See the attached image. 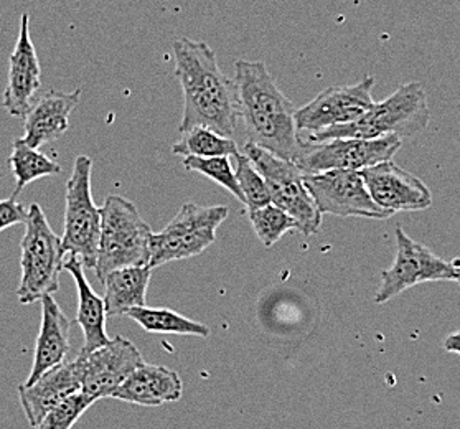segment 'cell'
<instances>
[{
    "label": "cell",
    "instance_id": "obj_7",
    "mask_svg": "<svg viewBox=\"0 0 460 429\" xmlns=\"http://www.w3.org/2000/svg\"><path fill=\"white\" fill-rule=\"evenodd\" d=\"M93 159L78 156L66 182L65 231L61 237L63 253L76 256L88 270L96 268L101 233V207L91 193Z\"/></svg>",
    "mask_w": 460,
    "mask_h": 429
},
{
    "label": "cell",
    "instance_id": "obj_18",
    "mask_svg": "<svg viewBox=\"0 0 460 429\" xmlns=\"http://www.w3.org/2000/svg\"><path fill=\"white\" fill-rule=\"evenodd\" d=\"M183 395V383L175 370L144 363L120 383L111 398L130 405L157 408L179 401Z\"/></svg>",
    "mask_w": 460,
    "mask_h": 429
},
{
    "label": "cell",
    "instance_id": "obj_22",
    "mask_svg": "<svg viewBox=\"0 0 460 429\" xmlns=\"http://www.w3.org/2000/svg\"><path fill=\"white\" fill-rule=\"evenodd\" d=\"M126 317L137 322L142 329L149 334H175V335H195L208 337L210 329L197 322L181 316L172 309H155V308H132L126 312Z\"/></svg>",
    "mask_w": 460,
    "mask_h": 429
},
{
    "label": "cell",
    "instance_id": "obj_20",
    "mask_svg": "<svg viewBox=\"0 0 460 429\" xmlns=\"http://www.w3.org/2000/svg\"><path fill=\"white\" fill-rule=\"evenodd\" d=\"M61 270L70 273L78 290L76 322L80 324L84 335V345L81 350L91 352V350L100 349L102 345H108L111 337L106 332L108 316H106L104 300L91 288L90 281L86 278V268L76 256H68L63 261Z\"/></svg>",
    "mask_w": 460,
    "mask_h": 429
},
{
    "label": "cell",
    "instance_id": "obj_24",
    "mask_svg": "<svg viewBox=\"0 0 460 429\" xmlns=\"http://www.w3.org/2000/svg\"><path fill=\"white\" fill-rule=\"evenodd\" d=\"M240 152L233 138L221 136L208 128L195 126L181 132V140L172 146V154L179 157H220L236 156Z\"/></svg>",
    "mask_w": 460,
    "mask_h": 429
},
{
    "label": "cell",
    "instance_id": "obj_17",
    "mask_svg": "<svg viewBox=\"0 0 460 429\" xmlns=\"http://www.w3.org/2000/svg\"><path fill=\"white\" fill-rule=\"evenodd\" d=\"M80 101L81 88L73 93H45L35 103H31V110L23 116L25 134L21 139L35 149L60 139L70 128V114L76 110Z\"/></svg>",
    "mask_w": 460,
    "mask_h": 429
},
{
    "label": "cell",
    "instance_id": "obj_29",
    "mask_svg": "<svg viewBox=\"0 0 460 429\" xmlns=\"http://www.w3.org/2000/svg\"><path fill=\"white\" fill-rule=\"evenodd\" d=\"M27 217H29V209H25L22 203H19L15 197L0 200V231L25 223Z\"/></svg>",
    "mask_w": 460,
    "mask_h": 429
},
{
    "label": "cell",
    "instance_id": "obj_14",
    "mask_svg": "<svg viewBox=\"0 0 460 429\" xmlns=\"http://www.w3.org/2000/svg\"><path fill=\"white\" fill-rule=\"evenodd\" d=\"M361 177L371 199L393 215L398 211L426 210L432 205L429 187L393 160L361 170Z\"/></svg>",
    "mask_w": 460,
    "mask_h": 429
},
{
    "label": "cell",
    "instance_id": "obj_15",
    "mask_svg": "<svg viewBox=\"0 0 460 429\" xmlns=\"http://www.w3.org/2000/svg\"><path fill=\"white\" fill-rule=\"evenodd\" d=\"M41 86L39 55L31 35V15L22 13L19 37L9 58L7 85L4 91V110L12 118H23L31 110L35 94Z\"/></svg>",
    "mask_w": 460,
    "mask_h": 429
},
{
    "label": "cell",
    "instance_id": "obj_8",
    "mask_svg": "<svg viewBox=\"0 0 460 429\" xmlns=\"http://www.w3.org/2000/svg\"><path fill=\"white\" fill-rule=\"evenodd\" d=\"M243 154L266 182L270 201L297 221L300 233L305 237L317 233L321 228L322 213L304 183V172L297 164L280 159L251 142L243 146Z\"/></svg>",
    "mask_w": 460,
    "mask_h": 429
},
{
    "label": "cell",
    "instance_id": "obj_1",
    "mask_svg": "<svg viewBox=\"0 0 460 429\" xmlns=\"http://www.w3.org/2000/svg\"><path fill=\"white\" fill-rule=\"evenodd\" d=\"M173 75L183 91V116L179 130L203 126L233 138L238 121L234 81L220 68L208 43L181 39L173 43Z\"/></svg>",
    "mask_w": 460,
    "mask_h": 429
},
{
    "label": "cell",
    "instance_id": "obj_3",
    "mask_svg": "<svg viewBox=\"0 0 460 429\" xmlns=\"http://www.w3.org/2000/svg\"><path fill=\"white\" fill-rule=\"evenodd\" d=\"M430 108L428 93L418 81L401 85L386 100L375 103L360 120L332 126L309 134V142L341 139H375L394 134L401 139H410L429 126Z\"/></svg>",
    "mask_w": 460,
    "mask_h": 429
},
{
    "label": "cell",
    "instance_id": "obj_10",
    "mask_svg": "<svg viewBox=\"0 0 460 429\" xmlns=\"http://www.w3.org/2000/svg\"><path fill=\"white\" fill-rule=\"evenodd\" d=\"M304 183L322 215L329 213L335 217H361L375 220H385L393 215L371 199L361 172L327 170L304 174Z\"/></svg>",
    "mask_w": 460,
    "mask_h": 429
},
{
    "label": "cell",
    "instance_id": "obj_5",
    "mask_svg": "<svg viewBox=\"0 0 460 429\" xmlns=\"http://www.w3.org/2000/svg\"><path fill=\"white\" fill-rule=\"evenodd\" d=\"M21 250L22 276L17 298L27 306L58 290L65 256L61 238L51 228L39 203L29 207Z\"/></svg>",
    "mask_w": 460,
    "mask_h": 429
},
{
    "label": "cell",
    "instance_id": "obj_19",
    "mask_svg": "<svg viewBox=\"0 0 460 429\" xmlns=\"http://www.w3.org/2000/svg\"><path fill=\"white\" fill-rule=\"evenodd\" d=\"M40 302V332L35 342L31 375L23 385H31L45 371L63 363L70 352V320L53 296H45Z\"/></svg>",
    "mask_w": 460,
    "mask_h": 429
},
{
    "label": "cell",
    "instance_id": "obj_16",
    "mask_svg": "<svg viewBox=\"0 0 460 429\" xmlns=\"http://www.w3.org/2000/svg\"><path fill=\"white\" fill-rule=\"evenodd\" d=\"M81 391V369L78 359L63 362L45 371L31 385L19 387V398L31 428L40 425L45 415L63 399Z\"/></svg>",
    "mask_w": 460,
    "mask_h": 429
},
{
    "label": "cell",
    "instance_id": "obj_31",
    "mask_svg": "<svg viewBox=\"0 0 460 429\" xmlns=\"http://www.w3.org/2000/svg\"><path fill=\"white\" fill-rule=\"evenodd\" d=\"M454 264H456L454 266V281L460 284V264H457V263H454Z\"/></svg>",
    "mask_w": 460,
    "mask_h": 429
},
{
    "label": "cell",
    "instance_id": "obj_27",
    "mask_svg": "<svg viewBox=\"0 0 460 429\" xmlns=\"http://www.w3.org/2000/svg\"><path fill=\"white\" fill-rule=\"evenodd\" d=\"M233 157L236 160L234 175L238 180L241 193L244 197V205L248 210L260 209L268 203H272L270 189L264 179L261 177L260 172L251 164V160L243 152H238Z\"/></svg>",
    "mask_w": 460,
    "mask_h": 429
},
{
    "label": "cell",
    "instance_id": "obj_9",
    "mask_svg": "<svg viewBox=\"0 0 460 429\" xmlns=\"http://www.w3.org/2000/svg\"><path fill=\"white\" fill-rule=\"evenodd\" d=\"M401 146L402 139L394 134L375 139L341 138L322 142L305 140L296 164L304 174H319L327 170L361 172L393 159Z\"/></svg>",
    "mask_w": 460,
    "mask_h": 429
},
{
    "label": "cell",
    "instance_id": "obj_4",
    "mask_svg": "<svg viewBox=\"0 0 460 429\" xmlns=\"http://www.w3.org/2000/svg\"><path fill=\"white\" fill-rule=\"evenodd\" d=\"M150 230L139 210L120 195H110L101 207V233L96 278L128 266H149Z\"/></svg>",
    "mask_w": 460,
    "mask_h": 429
},
{
    "label": "cell",
    "instance_id": "obj_30",
    "mask_svg": "<svg viewBox=\"0 0 460 429\" xmlns=\"http://www.w3.org/2000/svg\"><path fill=\"white\" fill-rule=\"evenodd\" d=\"M442 347H444L446 352L460 355V330L454 332V334H450L449 337H446L444 344H442Z\"/></svg>",
    "mask_w": 460,
    "mask_h": 429
},
{
    "label": "cell",
    "instance_id": "obj_26",
    "mask_svg": "<svg viewBox=\"0 0 460 429\" xmlns=\"http://www.w3.org/2000/svg\"><path fill=\"white\" fill-rule=\"evenodd\" d=\"M183 167L189 172H197V174L208 177L244 203V197L241 193L240 185H238V180H236L234 169L231 165L228 156H220V157H193V156H190V157H183Z\"/></svg>",
    "mask_w": 460,
    "mask_h": 429
},
{
    "label": "cell",
    "instance_id": "obj_23",
    "mask_svg": "<svg viewBox=\"0 0 460 429\" xmlns=\"http://www.w3.org/2000/svg\"><path fill=\"white\" fill-rule=\"evenodd\" d=\"M9 165L15 177V190L12 195L15 199L33 180L53 177L61 172V165L57 160L51 159L35 147H31L22 139L13 140Z\"/></svg>",
    "mask_w": 460,
    "mask_h": 429
},
{
    "label": "cell",
    "instance_id": "obj_11",
    "mask_svg": "<svg viewBox=\"0 0 460 429\" xmlns=\"http://www.w3.org/2000/svg\"><path fill=\"white\" fill-rule=\"evenodd\" d=\"M396 258L391 268L381 273V286L375 302L386 304L420 282L454 281V263L444 261L429 248L412 240L402 228H396Z\"/></svg>",
    "mask_w": 460,
    "mask_h": 429
},
{
    "label": "cell",
    "instance_id": "obj_13",
    "mask_svg": "<svg viewBox=\"0 0 460 429\" xmlns=\"http://www.w3.org/2000/svg\"><path fill=\"white\" fill-rule=\"evenodd\" d=\"M81 369V393L98 399L111 398L124 380L146 363L139 349L120 335L100 349L78 353Z\"/></svg>",
    "mask_w": 460,
    "mask_h": 429
},
{
    "label": "cell",
    "instance_id": "obj_6",
    "mask_svg": "<svg viewBox=\"0 0 460 429\" xmlns=\"http://www.w3.org/2000/svg\"><path fill=\"white\" fill-rule=\"evenodd\" d=\"M225 205L201 207L197 203L181 205V211L159 233L150 238L149 268H159L172 261L199 256L217 240V230L228 219Z\"/></svg>",
    "mask_w": 460,
    "mask_h": 429
},
{
    "label": "cell",
    "instance_id": "obj_12",
    "mask_svg": "<svg viewBox=\"0 0 460 429\" xmlns=\"http://www.w3.org/2000/svg\"><path fill=\"white\" fill-rule=\"evenodd\" d=\"M376 80L365 76L349 86H332L319 93L314 100L296 111L299 132L314 134L332 126H341L360 120L375 104L373 88Z\"/></svg>",
    "mask_w": 460,
    "mask_h": 429
},
{
    "label": "cell",
    "instance_id": "obj_28",
    "mask_svg": "<svg viewBox=\"0 0 460 429\" xmlns=\"http://www.w3.org/2000/svg\"><path fill=\"white\" fill-rule=\"evenodd\" d=\"M94 405V401L84 393H73L63 399L55 408H51L41 419L37 429H71L75 423Z\"/></svg>",
    "mask_w": 460,
    "mask_h": 429
},
{
    "label": "cell",
    "instance_id": "obj_2",
    "mask_svg": "<svg viewBox=\"0 0 460 429\" xmlns=\"http://www.w3.org/2000/svg\"><path fill=\"white\" fill-rule=\"evenodd\" d=\"M234 86L246 142L280 159H299L304 147L296 124L294 103L280 91L264 61L234 63Z\"/></svg>",
    "mask_w": 460,
    "mask_h": 429
},
{
    "label": "cell",
    "instance_id": "obj_21",
    "mask_svg": "<svg viewBox=\"0 0 460 429\" xmlns=\"http://www.w3.org/2000/svg\"><path fill=\"white\" fill-rule=\"evenodd\" d=\"M152 268L149 266H128L111 271L101 281L104 288V308L108 317L126 316L132 308L146 306Z\"/></svg>",
    "mask_w": 460,
    "mask_h": 429
},
{
    "label": "cell",
    "instance_id": "obj_25",
    "mask_svg": "<svg viewBox=\"0 0 460 429\" xmlns=\"http://www.w3.org/2000/svg\"><path fill=\"white\" fill-rule=\"evenodd\" d=\"M248 213L252 230L266 248L276 245L286 233L299 230L297 221L274 203H268L260 209L248 210Z\"/></svg>",
    "mask_w": 460,
    "mask_h": 429
}]
</instances>
